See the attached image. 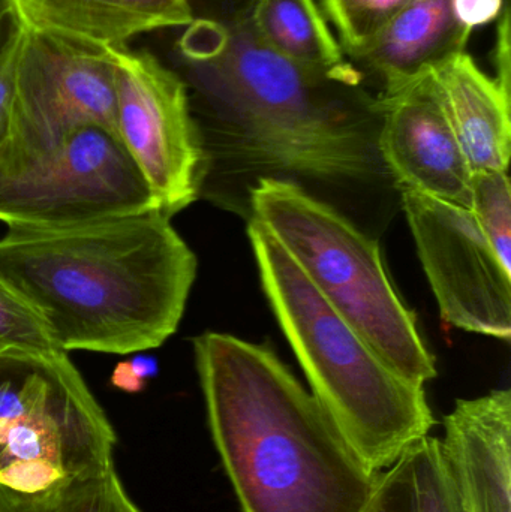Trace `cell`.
<instances>
[{
	"instance_id": "cell-1",
	"label": "cell",
	"mask_w": 511,
	"mask_h": 512,
	"mask_svg": "<svg viewBox=\"0 0 511 512\" xmlns=\"http://www.w3.org/2000/svg\"><path fill=\"white\" fill-rule=\"evenodd\" d=\"M174 42L203 144L200 198L251 218L264 179L293 183L377 239L399 191L380 150L381 108L362 80L288 62L255 33L249 0H189Z\"/></svg>"
},
{
	"instance_id": "cell-2",
	"label": "cell",
	"mask_w": 511,
	"mask_h": 512,
	"mask_svg": "<svg viewBox=\"0 0 511 512\" xmlns=\"http://www.w3.org/2000/svg\"><path fill=\"white\" fill-rule=\"evenodd\" d=\"M198 261L161 210L56 228L8 227L0 282L62 351L129 355L164 345L182 321Z\"/></svg>"
},
{
	"instance_id": "cell-3",
	"label": "cell",
	"mask_w": 511,
	"mask_h": 512,
	"mask_svg": "<svg viewBox=\"0 0 511 512\" xmlns=\"http://www.w3.org/2000/svg\"><path fill=\"white\" fill-rule=\"evenodd\" d=\"M207 424L243 512H365L380 472L266 343L192 340Z\"/></svg>"
},
{
	"instance_id": "cell-4",
	"label": "cell",
	"mask_w": 511,
	"mask_h": 512,
	"mask_svg": "<svg viewBox=\"0 0 511 512\" xmlns=\"http://www.w3.org/2000/svg\"><path fill=\"white\" fill-rule=\"evenodd\" d=\"M248 237L264 294L312 396L366 466L390 468L434 427L425 387L339 315L257 219H249Z\"/></svg>"
},
{
	"instance_id": "cell-5",
	"label": "cell",
	"mask_w": 511,
	"mask_h": 512,
	"mask_svg": "<svg viewBox=\"0 0 511 512\" xmlns=\"http://www.w3.org/2000/svg\"><path fill=\"white\" fill-rule=\"evenodd\" d=\"M251 218L399 373L423 387L437 376L416 315L390 280L375 237L335 207L281 180L264 179L252 189Z\"/></svg>"
},
{
	"instance_id": "cell-6",
	"label": "cell",
	"mask_w": 511,
	"mask_h": 512,
	"mask_svg": "<svg viewBox=\"0 0 511 512\" xmlns=\"http://www.w3.org/2000/svg\"><path fill=\"white\" fill-rule=\"evenodd\" d=\"M117 436L68 354L0 355V487L33 495L114 466Z\"/></svg>"
},
{
	"instance_id": "cell-7",
	"label": "cell",
	"mask_w": 511,
	"mask_h": 512,
	"mask_svg": "<svg viewBox=\"0 0 511 512\" xmlns=\"http://www.w3.org/2000/svg\"><path fill=\"white\" fill-rule=\"evenodd\" d=\"M159 210L116 132L81 126L47 152L0 168V222L56 228Z\"/></svg>"
},
{
	"instance_id": "cell-8",
	"label": "cell",
	"mask_w": 511,
	"mask_h": 512,
	"mask_svg": "<svg viewBox=\"0 0 511 512\" xmlns=\"http://www.w3.org/2000/svg\"><path fill=\"white\" fill-rule=\"evenodd\" d=\"M90 125L116 132L108 48L26 30L8 129L0 144V168L47 152L69 132Z\"/></svg>"
},
{
	"instance_id": "cell-9",
	"label": "cell",
	"mask_w": 511,
	"mask_h": 512,
	"mask_svg": "<svg viewBox=\"0 0 511 512\" xmlns=\"http://www.w3.org/2000/svg\"><path fill=\"white\" fill-rule=\"evenodd\" d=\"M116 132L168 218L200 200L204 152L188 87L155 54L108 48Z\"/></svg>"
},
{
	"instance_id": "cell-10",
	"label": "cell",
	"mask_w": 511,
	"mask_h": 512,
	"mask_svg": "<svg viewBox=\"0 0 511 512\" xmlns=\"http://www.w3.org/2000/svg\"><path fill=\"white\" fill-rule=\"evenodd\" d=\"M417 254L450 327L511 337V259L489 239L471 207L399 191Z\"/></svg>"
},
{
	"instance_id": "cell-11",
	"label": "cell",
	"mask_w": 511,
	"mask_h": 512,
	"mask_svg": "<svg viewBox=\"0 0 511 512\" xmlns=\"http://www.w3.org/2000/svg\"><path fill=\"white\" fill-rule=\"evenodd\" d=\"M378 150L398 191L471 207L474 173L435 96L426 69L378 93Z\"/></svg>"
},
{
	"instance_id": "cell-12",
	"label": "cell",
	"mask_w": 511,
	"mask_h": 512,
	"mask_svg": "<svg viewBox=\"0 0 511 512\" xmlns=\"http://www.w3.org/2000/svg\"><path fill=\"white\" fill-rule=\"evenodd\" d=\"M441 457L462 512H511V391L461 399L444 417Z\"/></svg>"
},
{
	"instance_id": "cell-13",
	"label": "cell",
	"mask_w": 511,
	"mask_h": 512,
	"mask_svg": "<svg viewBox=\"0 0 511 512\" xmlns=\"http://www.w3.org/2000/svg\"><path fill=\"white\" fill-rule=\"evenodd\" d=\"M426 74L473 173L509 170L510 93L467 51L428 66Z\"/></svg>"
},
{
	"instance_id": "cell-14",
	"label": "cell",
	"mask_w": 511,
	"mask_h": 512,
	"mask_svg": "<svg viewBox=\"0 0 511 512\" xmlns=\"http://www.w3.org/2000/svg\"><path fill=\"white\" fill-rule=\"evenodd\" d=\"M27 32L102 48L126 47L158 30L194 20L189 0H5Z\"/></svg>"
},
{
	"instance_id": "cell-15",
	"label": "cell",
	"mask_w": 511,
	"mask_h": 512,
	"mask_svg": "<svg viewBox=\"0 0 511 512\" xmlns=\"http://www.w3.org/2000/svg\"><path fill=\"white\" fill-rule=\"evenodd\" d=\"M470 38L456 21L452 0H411L366 47L348 57L375 75L386 92L465 51Z\"/></svg>"
},
{
	"instance_id": "cell-16",
	"label": "cell",
	"mask_w": 511,
	"mask_h": 512,
	"mask_svg": "<svg viewBox=\"0 0 511 512\" xmlns=\"http://www.w3.org/2000/svg\"><path fill=\"white\" fill-rule=\"evenodd\" d=\"M249 18L258 38L288 62L344 80L365 78L345 56L318 0H249Z\"/></svg>"
},
{
	"instance_id": "cell-17",
	"label": "cell",
	"mask_w": 511,
	"mask_h": 512,
	"mask_svg": "<svg viewBox=\"0 0 511 512\" xmlns=\"http://www.w3.org/2000/svg\"><path fill=\"white\" fill-rule=\"evenodd\" d=\"M0 512H143L134 504L114 466L72 478L33 495L0 487Z\"/></svg>"
},
{
	"instance_id": "cell-18",
	"label": "cell",
	"mask_w": 511,
	"mask_h": 512,
	"mask_svg": "<svg viewBox=\"0 0 511 512\" xmlns=\"http://www.w3.org/2000/svg\"><path fill=\"white\" fill-rule=\"evenodd\" d=\"M345 56L362 50L411 0H318Z\"/></svg>"
},
{
	"instance_id": "cell-19",
	"label": "cell",
	"mask_w": 511,
	"mask_h": 512,
	"mask_svg": "<svg viewBox=\"0 0 511 512\" xmlns=\"http://www.w3.org/2000/svg\"><path fill=\"white\" fill-rule=\"evenodd\" d=\"M62 349L41 316L0 282V355H56ZM68 354V352H66Z\"/></svg>"
},
{
	"instance_id": "cell-20",
	"label": "cell",
	"mask_w": 511,
	"mask_h": 512,
	"mask_svg": "<svg viewBox=\"0 0 511 512\" xmlns=\"http://www.w3.org/2000/svg\"><path fill=\"white\" fill-rule=\"evenodd\" d=\"M416 512H462L444 468L440 441L431 435L410 450Z\"/></svg>"
},
{
	"instance_id": "cell-21",
	"label": "cell",
	"mask_w": 511,
	"mask_h": 512,
	"mask_svg": "<svg viewBox=\"0 0 511 512\" xmlns=\"http://www.w3.org/2000/svg\"><path fill=\"white\" fill-rule=\"evenodd\" d=\"M365 512H416L410 451L380 472L374 496Z\"/></svg>"
},
{
	"instance_id": "cell-22",
	"label": "cell",
	"mask_w": 511,
	"mask_h": 512,
	"mask_svg": "<svg viewBox=\"0 0 511 512\" xmlns=\"http://www.w3.org/2000/svg\"><path fill=\"white\" fill-rule=\"evenodd\" d=\"M26 30L11 11L0 17V144L6 135L15 69Z\"/></svg>"
},
{
	"instance_id": "cell-23",
	"label": "cell",
	"mask_w": 511,
	"mask_h": 512,
	"mask_svg": "<svg viewBox=\"0 0 511 512\" xmlns=\"http://www.w3.org/2000/svg\"><path fill=\"white\" fill-rule=\"evenodd\" d=\"M158 361L152 355L135 352L129 360L120 361L111 375V385L128 394L146 390L147 382L158 375Z\"/></svg>"
},
{
	"instance_id": "cell-24",
	"label": "cell",
	"mask_w": 511,
	"mask_h": 512,
	"mask_svg": "<svg viewBox=\"0 0 511 512\" xmlns=\"http://www.w3.org/2000/svg\"><path fill=\"white\" fill-rule=\"evenodd\" d=\"M453 14L462 29L474 30L500 18L506 8L504 0H452Z\"/></svg>"
},
{
	"instance_id": "cell-25",
	"label": "cell",
	"mask_w": 511,
	"mask_h": 512,
	"mask_svg": "<svg viewBox=\"0 0 511 512\" xmlns=\"http://www.w3.org/2000/svg\"><path fill=\"white\" fill-rule=\"evenodd\" d=\"M494 65L497 71L495 81L511 95L510 11L507 6L498 18Z\"/></svg>"
},
{
	"instance_id": "cell-26",
	"label": "cell",
	"mask_w": 511,
	"mask_h": 512,
	"mask_svg": "<svg viewBox=\"0 0 511 512\" xmlns=\"http://www.w3.org/2000/svg\"><path fill=\"white\" fill-rule=\"evenodd\" d=\"M6 11H9V9L8 6H6L5 0H0V17H2Z\"/></svg>"
}]
</instances>
